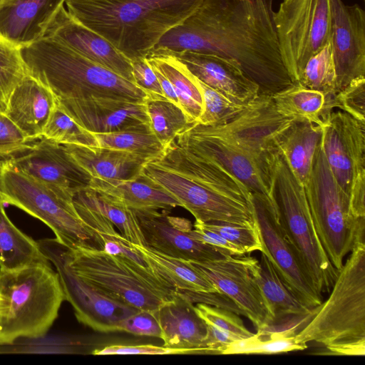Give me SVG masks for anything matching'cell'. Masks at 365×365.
<instances>
[{
    "label": "cell",
    "mask_w": 365,
    "mask_h": 365,
    "mask_svg": "<svg viewBox=\"0 0 365 365\" xmlns=\"http://www.w3.org/2000/svg\"><path fill=\"white\" fill-rule=\"evenodd\" d=\"M73 197L103 215L128 242L145 246L138 220L133 210L114 202L88 187L77 192Z\"/></svg>",
    "instance_id": "cell-37"
},
{
    "label": "cell",
    "mask_w": 365,
    "mask_h": 365,
    "mask_svg": "<svg viewBox=\"0 0 365 365\" xmlns=\"http://www.w3.org/2000/svg\"><path fill=\"white\" fill-rule=\"evenodd\" d=\"M148 62L171 83L179 105L191 124L196 123L203 109V100L197 78L186 66L170 53L151 50Z\"/></svg>",
    "instance_id": "cell-29"
},
{
    "label": "cell",
    "mask_w": 365,
    "mask_h": 365,
    "mask_svg": "<svg viewBox=\"0 0 365 365\" xmlns=\"http://www.w3.org/2000/svg\"><path fill=\"white\" fill-rule=\"evenodd\" d=\"M155 314L161 329L163 346L203 349L210 354L205 347L207 324L195 312L194 303L180 291L161 304Z\"/></svg>",
    "instance_id": "cell-24"
},
{
    "label": "cell",
    "mask_w": 365,
    "mask_h": 365,
    "mask_svg": "<svg viewBox=\"0 0 365 365\" xmlns=\"http://www.w3.org/2000/svg\"><path fill=\"white\" fill-rule=\"evenodd\" d=\"M19 127L4 113H0V155L10 156L28 148L30 142Z\"/></svg>",
    "instance_id": "cell-47"
},
{
    "label": "cell",
    "mask_w": 365,
    "mask_h": 365,
    "mask_svg": "<svg viewBox=\"0 0 365 365\" xmlns=\"http://www.w3.org/2000/svg\"><path fill=\"white\" fill-rule=\"evenodd\" d=\"M195 310L204 322L227 333L236 340L253 335L245 326L239 314L221 307L197 302Z\"/></svg>",
    "instance_id": "cell-44"
},
{
    "label": "cell",
    "mask_w": 365,
    "mask_h": 365,
    "mask_svg": "<svg viewBox=\"0 0 365 365\" xmlns=\"http://www.w3.org/2000/svg\"><path fill=\"white\" fill-rule=\"evenodd\" d=\"M271 5V0H205L153 49L233 59L260 95L272 96L294 83L282 58Z\"/></svg>",
    "instance_id": "cell-1"
},
{
    "label": "cell",
    "mask_w": 365,
    "mask_h": 365,
    "mask_svg": "<svg viewBox=\"0 0 365 365\" xmlns=\"http://www.w3.org/2000/svg\"><path fill=\"white\" fill-rule=\"evenodd\" d=\"M274 194L280 223L306 274L319 293H329L339 272L319 238L304 187L280 153L275 165Z\"/></svg>",
    "instance_id": "cell-10"
},
{
    "label": "cell",
    "mask_w": 365,
    "mask_h": 365,
    "mask_svg": "<svg viewBox=\"0 0 365 365\" xmlns=\"http://www.w3.org/2000/svg\"><path fill=\"white\" fill-rule=\"evenodd\" d=\"M197 81L202 91L203 109L195 123L205 126L224 125L240 115L250 104L232 100L199 79Z\"/></svg>",
    "instance_id": "cell-41"
},
{
    "label": "cell",
    "mask_w": 365,
    "mask_h": 365,
    "mask_svg": "<svg viewBox=\"0 0 365 365\" xmlns=\"http://www.w3.org/2000/svg\"><path fill=\"white\" fill-rule=\"evenodd\" d=\"M56 106L51 91L27 73L13 91L5 114L31 141L43 136Z\"/></svg>",
    "instance_id": "cell-25"
},
{
    "label": "cell",
    "mask_w": 365,
    "mask_h": 365,
    "mask_svg": "<svg viewBox=\"0 0 365 365\" xmlns=\"http://www.w3.org/2000/svg\"><path fill=\"white\" fill-rule=\"evenodd\" d=\"M130 62L135 84L148 94L163 96L158 79L146 57L136 58Z\"/></svg>",
    "instance_id": "cell-49"
},
{
    "label": "cell",
    "mask_w": 365,
    "mask_h": 365,
    "mask_svg": "<svg viewBox=\"0 0 365 365\" xmlns=\"http://www.w3.org/2000/svg\"><path fill=\"white\" fill-rule=\"evenodd\" d=\"M335 108L365 123V78L355 80L336 93Z\"/></svg>",
    "instance_id": "cell-45"
},
{
    "label": "cell",
    "mask_w": 365,
    "mask_h": 365,
    "mask_svg": "<svg viewBox=\"0 0 365 365\" xmlns=\"http://www.w3.org/2000/svg\"><path fill=\"white\" fill-rule=\"evenodd\" d=\"M152 68L154 70L155 75L158 79L159 83L160 85L163 93V96L166 98L168 100L176 104L177 106H180L178 97L176 96V93L171 83L159 71L154 68L153 67Z\"/></svg>",
    "instance_id": "cell-52"
},
{
    "label": "cell",
    "mask_w": 365,
    "mask_h": 365,
    "mask_svg": "<svg viewBox=\"0 0 365 365\" xmlns=\"http://www.w3.org/2000/svg\"><path fill=\"white\" fill-rule=\"evenodd\" d=\"M119 331L160 339L162 336L161 329L155 311L139 310L129 316L120 323Z\"/></svg>",
    "instance_id": "cell-48"
},
{
    "label": "cell",
    "mask_w": 365,
    "mask_h": 365,
    "mask_svg": "<svg viewBox=\"0 0 365 365\" xmlns=\"http://www.w3.org/2000/svg\"><path fill=\"white\" fill-rule=\"evenodd\" d=\"M25 150L9 157L7 164L42 184L57 195L73 200L88 187L91 179L71 156L63 145L44 137Z\"/></svg>",
    "instance_id": "cell-14"
},
{
    "label": "cell",
    "mask_w": 365,
    "mask_h": 365,
    "mask_svg": "<svg viewBox=\"0 0 365 365\" xmlns=\"http://www.w3.org/2000/svg\"><path fill=\"white\" fill-rule=\"evenodd\" d=\"M336 70L331 42L306 63L299 83L334 98L336 94Z\"/></svg>",
    "instance_id": "cell-39"
},
{
    "label": "cell",
    "mask_w": 365,
    "mask_h": 365,
    "mask_svg": "<svg viewBox=\"0 0 365 365\" xmlns=\"http://www.w3.org/2000/svg\"><path fill=\"white\" fill-rule=\"evenodd\" d=\"M9 157V156H4V155H0V175H1V171H2V169H3L4 166L5 165V164L6 163L7 159H8ZM2 204L3 203L0 200V205H2Z\"/></svg>",
    "instance_id": "cell-53"
},
{
    "label": "cell",
    "mask_w": 365,
    "mask_h": 365,
    "mask_svg": "<svg viewBox=\"0 0 365 365\" xmlns=\"http://www.w3.org/2000/svg\"><path fill=\"white\" fill-rule=\"evenodd\" d=\"M44 255L57 269L66 300L73 307L77 320L100 332L119 331L122 321L138 309L109 296L76 275L63 254V245L56 239L37 241Z\"/></svg>",
    "instance_id": "cell-13"
},
{
    "label": "cell",
    "mask_w": 365,
    "mask_h": 365,
    "mask_svg": "<svg viewBox=\"0 0 365 365\" xmlns=\"http://www.w3.org/2000/svg\"><path fill=\"white\" fill-rule=\"evenodd\" d=\"M293 120L277 113L271 96L259 95L231 121L193 123L175 140L218 161L279 216L274 194L277 140Z\"/></svg>",
    "instance_id": "cell-2"
},
{
    "label": "cell",
    "mask_w": 365,
    "mask_h": 365,
    "mask_svg": "<svg viewBox=\"0 0 365 365\" xmlns=\"http://www.w3.org/2000/svg\"><path fill=\"white\" fill-rule=\"evenodd\" d=\"M304 187L319 238L331 264L339 272L345 256L357 242L364 241L365 219L353 215L349 196L332 175L321 142Z\"/></svg>",
    "instance_id": "cell-9"
},
{
    "label": "cell",
    "mask_w": 365,
    "mask_h": 365,
    "mask_svg": "<svg viewBox=\"0 0 365 365\" xmlns=\"http://www.w3.org/2000/svg\"><path fill=\"white\" fill-rule=\"evenodd\" d=\"M145 239V247L163 255L187 261L203 262L230 255L227 251L195 240L186 230L191 222L169 215V210L134 211Z\"/></svg>",
    "instance_id": "cell-18"
},
{
    "label": "cell",
    "mask_w": 365,
    "mask_h": 365,
    "mask_svg": "<svg viewBox=\"0 0 365 365\" xmlns=\"http://www.w3.org/2000/svg\"><path fill=\"white\" fill-rule=\"evenodd\" d=\"M0 36H1L0 35Z\"/></svg>",
    "instance_id": "cell-55"
},
{
    "label": "cell",
    "mask_w": 365,
    "mask_h": 365,
    "mask_svg": "<svg viewBox=\"0 0 365 365\" xmlns=\"http://www.w3.org/2000/svg\"><path fill=\"white\" fill-rule=\"evenodd\" d=\"M273 20L284 65L293 83L331 35V0H284Z\"/></svg>",
    "instance_id": "cell-12"
},
{
    "label": "cell",
    "mask_w": 365,
    "mask_h": 365,
    "mask_svg": "<svg viewBox=\"0 0 365 365\" xmlns=\"http://www.w3.org/2000/svg\"><path fill=\"white\" fill-rule=\"evenodd\" d=\"M64 300L59 275L50 264L0 269V344L45 336Z\"/></svg>",
    "instance_id": "cell-7"
},
{
    "label": "cell",
    "mask_w": 365,
    "mask_h": 365,
    "mask_svg": "<svg viewBox=\"0 0 365 365\" xmlns=\"http://www.w3.org/2000/svg\"><path fill=\"white\" fill-rule=\"evenodd\" d=\"M42 137L62 145L98 146L93 134L80 126L58 105L49 118Z\"/></svg>",
    "instance_id": "cell-42"
},
{
    "label": "cell",
    "mask_w": 365,
    "mask_h": 365,
    "mask_svg": "<svg viewBox=\"0 0 365 365\" xmlns=\"http://www.w3.org/2000/svg\"><path fill=\"white\" fill-rule=\"evenodd\" d=\"M257 282L274 318V323L294 316L309 314L312 309L302 303L285 286L265 255L252 267Z\"/></svg>",
    "instance_id": "cell-32"
},
{
    "label": "cell",
    "mask_w": 365,
    "mask_h": 365,
    "mask_svg": "<svg viewBox=\"0 0 365 365\" xmlns=\"http://www.w3.org/2000/svg\"><path fill=\"white\" fill-rule=\"evenodd\" d=\"M205 0H66L76 20L130 60L146 57L161 38Z\"/></svg>",
    "instance_id": "cell-4"
},
{
    "label": "cell",
    "mask_w": 365,
    "mask_h": 365,
    "mask_svg": "<svg viewBox=\"0 0 365 365\" xmlns=\"http://www.w3.org/2000/svg\"><path fill=\"white\" fill-rule=\"evenodd\" d=\"M63 254L72 272L81 279L140 310H156L178 291L148 267L123 256L95 248L65 245Z\"/></svg>",
    "instance_id": "cell-8"
},
{
    "label": "cell",
    "mask_w": 365,
    "mask_h": 365,
    "mask_svg": "<svg viewBox=\"0 0 365 365\" xmlns=\"http://www.w3.org/2000/svg\"><path fill=\"white\" fill-rule=\"evenodd\" d=\"M205 347L210 354H222L225 349L236 339L227 333L207 324Z\"/></svg>",
    "instance_id": "cell-51"
},
{
    "label": "cell",
    "mask_w": 365,
    "mask_h": 365,
    "mask_svg": "<svg viewBox=\"0 0 365 365\" xmlns=\"http://www.w3.org/2000/svg\"><path fill=\"white\" fill-rule=\"evenodd\" d=\"M133 245L151 272L170 287L180 291L220 293L189 261L163 255L145 246Z\"/></svg>",
    "instance_id": "cell-30"
},
{
    "label": "cell",
    "mask_w": 365,
    "mask_h": 365,
    "mask_svg": "<svg viewBox=\"0 0 365 365\" xmlns=\"http://www.w3.org/2000/svg\"><path fill=\"white\" fill-rule=\"evenodd\" d=\"M73 205L79 216L92 231L98 250L108 254L127 257L148 267L142 255L133 244L118 233L114 225L101 212L73 197Z\"/></svg>",
    "instance_id": "cell-34"
},
{
    "label": "cell",
    "mask_w": 365,
    "mask_h": 365,
    "mask_svg": "<svg viewBox=\"0 0 365 365\" xmlns=\"http://www.w3.org/2000/svg\"><path fill=\"white\" fill-rule=\"evenodd\" d=\"M56 101L76 123L92 133L150 128L144 103L112 98Z\"/></svg>",
    "instance_id": "cell-21"
},
{
    "label": "cell",
    "mask_w": 365,
    "mask_h": 365,
    "mask_svg": "<svg viewBox=\"0 0 365 365\" xmlns=\"http://www.w3.org/2000/svg\"><path fill=\"white\" fill-rule=\"evenodd\" d=\"M37 241L19 230L0 205V269L12 271L33 264H50Z\"/></svg>",
    "instance_id": "cell-33"
},
{
    "label": "cell",
    "mask_w": 365,
    "mask_h": 365,
    "mask_svg": "<svg viewBox=\"0 0 365 365\" xmlns=\"http://www.w3.org/2000/svg\"><path fill=\"white\" fill-rule=\"evenodd\" d=\"M271 97L276 110L282 116L319 125H322L324 119L335 108V97H329L299 82L274 93Z\"/></svg>",
    "instance_id": "cell-31"
},
{
    "label": "cell",
    "mask_w": 365,
    "mask_h": 365,
    "mask_svg": "<svg viewBox=\"0 0 365 365\" xmlns=\"http://www.w3.org/2000/svg\"><path fill=\"white\" fill-rule=\"evenodd\" d=\"M6 0H0V8L1 7V6L4 4V1Z\"/></svg>",
    "instance_id": "cell-54"
},
{
    "label": "cell",
    "mask_w": 365,
    "mask_h": 365,
    "mask_svg": "<svg viewBox=\"0 0 365 365\" xmlns=\"http://www.w3.org/2000/svg\"><path fill=\"white\" fill-rule=\"evenodd\" d=\"M93 134L99 147L119 150L150 160L161 155L165 149L150 128Z\"/></svg>",
    "instance_id": "cell-38"
},
{
    "label": "cell",
    "mask_w": 365,
    "mask_h": 365,
    "mask_svg": "<svg viewBox=\"0 0 365 365\" xmlns=\"http://www.w3.org/2000/svg\"><path fill=\"white\" fill-rule=\"evenodd\" d=\"M328 299L295 335L307 344L325 346L329 354H365V243L357 242L339 272Z\"/></svg>",
    "instance_id": "cell-6"
},
{
    "label": "cell",
    "mask_w": 365,
    "mask_h": 365,
    "mask_svg": "<svg viewBox=\"0 0 365 365\" xmlns=\"http://www.w3.org/2000/svg\"><path fill=\"white\" fill-rule=\"evenodd\" d=\"M66 0H6L0 8V35L21 47L44 36Z\"/></svg>",
    "instance_id": "cell-23"
},
{
    "label": "cell",
    "mask_w": 365,
    "mask_h": 365,
    "mask_svg": "<svg viewBox=\"0 0 365 365\" xmlns=\"http://www.w3.org/2000/svg\"><path fill=\"white\" fill-rule=\"evenodd\" d=\"M198 222L204 227L218 233L230 242L240 248L245 254H249L254 251L262 252V250L257 222L255 225H240Z\"/></svg>",
    "instance_id": "cell-43"
},
{
    "label": "cell",
    "mask_w": 365,
    "mask_h": 365,
    "mask_svg": "<svg viewBox=\"0 0 365 365\" xmlns=\"http://www.w3.org/2000/svg\"><path fill=\"white\" fill-rule=\"evenodd\" d=\"M44 36L51 38L86 58L135 83L130 60L107 39L74 19L61 6Z\"/></svg>",
    "instance_id": "cell-20"
},
{
    "label": "cell",
    "mask_w": 365,
    "mask_h": 365,
    "mask_svg": "<svg viewBox=\"0 0 365 365\" xmlns=\"http://www.w3.org/2000/svg\"><path fill=\"white\" fill-rule=\"evenodd\" d=\"M74 160L91 178L133 180L150 160L130 153L99 146L64 144Z\"/></svg>",
    "instance_id": "cell-27"
},
{
    "label": "cell",
    "mask_w": 365,
    "mask_h": 365,
    "mask_svg": "<svg viewBox=\"0 0 365 365\" xmlns=\"http://www.w3.org/2000/svg\"><path fill=\"white\" fill-rule=\"evenodd\" d=\"M322 136V125L305 120H293L277 140L279 153L303 186L310 175Z\"/></svg>",
    "instance_id": "cell-28"
},
{
    "label": "cell",
    "mask_w": 365,
    "mask_h": 365,
    "mask_svg": "<svg viewBox=\"0 0 365 365\" xmlns=\"http://www.w3.org/2000/svg\"><path fill=\"white\" fill-rule=\"evenodd\" d=\"M26 74L21 46L0 36V113H6L13 91Z\"/></svg>",
    "instance_id": "cell-40"
},
{
    "label": "cell",
    "mask_w": 365,
    "mask_h": 365,
    "mask_svg": "<svg viewBox=\"0 0 365 365\" xmlns=\"http://www.w3.org/2000/svg\"><path fill=\"white\" fill-rule=\"evenodd\" d=\"M89 189L133 211L170 210L180 203L143 176L133 180L91 178Z\"/></svg>",
    "instance_id": "cell-26"
},
{
    "label": "cell",
    "mask_w": 365,
    "mask_h": 365,
    "mask_svg": "<svg viewBox=\"0 0 365 365\" xmlns=\"http://www.w3.org/2000/svg\"><path fill=\"white\" fill-rule=\"evenodd\" d=\"M254 209L262 245V253L270 261L287 289L309 309L322 303L288 240L278 215L254 196Z\"/></svg>",
    "instance_id": "cell-17"
},
{
    "label": "cell",
    "mask_w": 365,
    "mask_h": 365,
    "mask_svg": "<svg viewBox=\"0 0 365 365\" xmlns=\"http://www.w3.org/2000/svg\"><path fill=\"white\" fill-rule=\"evenodd\" d=\"M162 51L176 57L197 79L232 100L247 104L260 95L259 86L233 59L192 51Z\"/></svg>",
    "instance_id": "cell-22"
},
{
    "label": "cell",
    "mask_w": 365,
    "mask_h": 365,
    "mask_svg": "<svg viewBox=\"0 0 365 365\" xmlns=\"http://www.w3.org/2000/svg\"><path fill=\"white\" fill-rule=\"evenodd\" d=\"M322 148L339 186L349 195L365 181V123L339 110L331 112L322 123Z\"/></svg>",
    "instance_id": "cell-15"
},
{
    "label": "cell",
    "mask_w": 365,
    "mask_h": 365,
    "mask_svg": "<svg viewBox=\"0 0 365 365\" xmlns=\"http://www.w3.org/2000/svg\"><path fill=\"white\" fill-rule=\"evenodd\" d=\"M27 73L56 100L112 98L143 103L148 94L135 83L47 36L21 47Z\"/></svg>",
    "instance_id": "cell-5"
},
{
    "label": "cell",
    "mask_w": 365,
    "mask_h": 365,
    "mask_svg": "<svg viewBox=\"0 0 365 365\" xmlns=\"http://www.w3.org/2000/svg\"><path fill=\"white\" fill-rule=\"evenodd\" d=\"M0 200L42 221L53 230L56 239L67 247L98 249L92 231L79 216L73 200L61 197L9 166L7 161L0 175Z\"/></svg>",
    "instance_id": "cell-11"
},
{
    "label": "cell",
    "mask_w": 365,
    "mask_h": 365,
    "mask_svg": "<svg viewBox=\"0 0 365 365\" xmlns=\"http://www.w3.org/2000/svg\"><path fill=\"white\" fill-rule=\"evenodd\" d=\"M141 175L175 197L195 220L255 225L254 195L214 158L175 140Z\"/></svg>",
    "instance_id": "cell-3"
},
{
    "label": "cell",
    "mask_w": 365,
    "mask_h": 365,
    "mask_svg": "<svg viewBox=\"0 0 365 365\" xmlns=\"http://www.w3.org/2000/svg\"><path fill=\"white\" fill-rule=\"evenodd\" d=\"M144 105L150 128L165 148L192 125L181 108L163 96L148 94Z\"/></svg>",
    "instance_id": "cell-36"
},
{
    "label": "cell",
    "mask_w": 365,
    "mask_h": 365,
    "mask_svg": "<svg viewBox=\"0 0 365 365\" xmlns=\"http://www.w3.org/2000/svg\"><path fill=\"white\" fill-rule=\"evenodd\" d=\"M256 259L252 257L228 255L212 261L189 262L220 293L229 297L257 329H262L272 325L274 318L252 275V267Z\"/></svg>",
    "instance_id": "cell-16"
},
{
    "label": "cell",
    "mask_w": 365,
    "mask_h": 365,
    "mask_svg": "<svg viewBox=\"0 0 365 365\" xmlns=\"http://www.w3.org/2000/svg\"><path fill=\"white\" fill-rule=\"evenodd\" d=\"M186 233L192 239L221 248L232 256L245 255L240 248L230 242L218 233L204 227L198 221L195 220L194 229L187 230Z\"/></svg>",
    "instance_id": "cell-50"
},
{
    "label": "cell",
    "mask_w": 365,
    "mask_h": 365,
    "mask_svg": "<svg viewBox=\"0 0 365 365\" xmlns=\"http://www.w3.org/2000/svg\"><path fill=\"white\" fill-rule=\"evenodd\" d=\"M297 331L257 329L251 336L232 342L222 354H274L304 350L308 346L296 340Z\"/></svg>",
    "instance_id": "cell-35"
},
{
    "label": "cell",
    "mask_w": 365,
    "mask_h": 365,
    "mask_svg": "<svg viewBox=\"0 0 365 365\" xmlns=\"http://www.w3.org/2000/svg\"><path fill=\"white\" fill-rule=\"evenodd\" d=\"M331 45L336 93L351 82L365 78V12L358 4L331 0Z\"/></svg>",
    "instance_id": "cell-19"
},
{
    "label": "cell",
    "mask_w": 365,
    "mask_h": 365,
    "mask_svg": "<svg viewBox=\"0 0 365 365\" xmlns=\"http://www.w3.org/2000/svg\"><path fill=\"white\" fill-rule=\"evenodd\" d=\"M94 355H123V354H145V355H169V354H207L203 349H175L165 346L153 344L140 345H109L103 349H96L92 351Z\"/></svg>",
    "instance_id": "cell-46"
}]
</instances>
